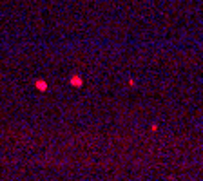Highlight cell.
Here are the masks:
<instances>
[{
    "label": "cell",
    "instance_id": "1",
    "mask_svg": "<svg viewBox=\"0 0 203 181\" xmlns=\"http://www.w3.org/2000/svg\"><path fill=\"white\" fill-rule=\"evenodd\" d=\"M71 82H73V85H82V83H80V78H73Z\"/></svg>",
    "mask_w": 203,
    "mask_h": 181
},
{
    "label": "cell",
    "instance_id": "2",
    "mask_svg": "<svg viewBox=\"0 0 203 181\" xmlns=\"http://www.w3.org/2000/svg\"><path fill=\"white\" fill-rule=\"evenodd\" d=\"M46 87H47V85H46V83H44V82H38V89H40V91H44V89H46Z\"/></svg>",
    "mask_w": 203,
    "mask_h": 181
}]
</instances>
